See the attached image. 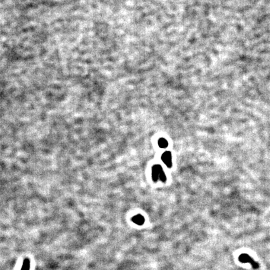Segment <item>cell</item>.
I'll use <instances>...</instances> for the list:
<instances>
[{
  "label": "cell",
  "mask_w": 270,
  "mask_h": 270,
  "mask_svg": "<svg viewBox=\"0 0 270 270\" xmlns=\"http://www.w3.org/2000/svg\"><path fill=\"white\" fill-rule=\"evenodd\" d=\"M240 261L242 263H250L251 264V265L253 266V268H257L258 267V265L255 262V261H253L251 257H249L248 255L246 254H243L241 255L240 258H239Z\"/></svg>",
  "instance_id": "6da1fadb"
},
{
  "label": "cell",
  "mask_w": 270,
  "mask_h": 270,
  "mask_svg": "<svg viewBox=\"0 0 270 270\" xmlns=\"http://www.w3.org/2000/svg\"><path fill=\"white\" fill-rule=\"evenodd\" d=\"M162 171H163L162 168L159 164H156L153 167L152 178L154 181H156L158 179Z\"/></svg>",
  "instance_id": "7a4b0ae2"
},
{
  "label": "cell",
  "mask_w": 270,
  "mask_h": 270,
  "mask_svg": "<svg viewBox=\"0 0 270 270\" xmlns=\"http://www.w3.org/2000/svg\"><path fill=\"white\" fill-rule=\"evenodd\" d=\"M162 160L163 161L167 164L168 168H171L172 165L171 161V154L170 151H167L163 154L162 155Z\"/></svg>",
  "instance_id": "3957f363"
},
{
  "label": "cell",
  "mask_w": 270,
  "mask_h": 270,
  "mask_svg": "<svg viewBox=\"0 0 270 270\" xmlns=\"http://www.w3.org/2000/svg\"><path fill=\"white\" fill-rule=\"evenodd\" d=\"M132 221L138 225H142L145 222V218L141 214H138L133 218Z\"/></svg>",
  "instance_id": "277c9868"
},
{
  "label": "cell",
  "mask_w": 270,
  "mask_h": 270,
  "mask_svg": "<svg viewBox=\"0 0 270 270\" xmlns=\"http://www.w3.org/2000/svg\"><path fill=\"white\" fill-rule=\"evenodd\" d=\"M30 265H31V261H30V259H28V258L24 259L23 261V263L21 270H30V266H31Z\"/></svg>",
  "instance_id": "5b68a950"
},
{
  "label": "cell",
  "mask_w": 270,
  "mask_h": 270,
  "mask_svg": "<svg viewBox=\"0 0 270 270\" xmlns=\"http://www.w3.org/2000/svg\"><path fill=\"white\" fill-rule=\"evenodd\" d=\"M168 142L164 138H160L158 141V145L161 148H165L168 146Z\"/></svg>",
  "instance_id": "8992f818"
},
{
  "label": "cell",
  "mask_w": 270,
  "mask_h": 270,
  "mask_svg": "<svg viewBox=\"0 0 270 270\" xmlns=\"http://www.w3.org/2000/svg\"><path fill=\"white\" fill-rule=\"evenodd\" d=\"M159 178L162 181H163V182H164V181H166V179H167V178H166V175H165V174H164V173L163 172V171L161 173V174L160 175V176H159Z\"/></svg>",
  "instance_id": "52a82bcc"
}]
</instances>
